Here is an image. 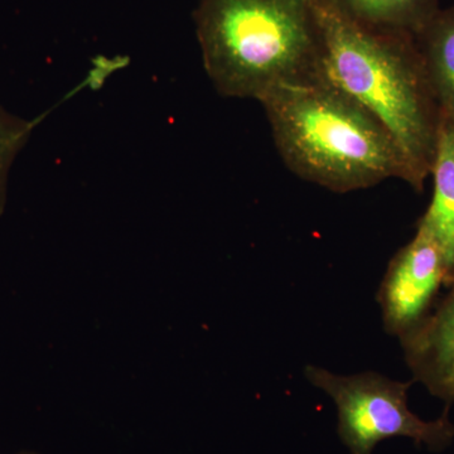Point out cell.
Listing matches in <instances>:
<instances>
[{
	"instance_id": "1",
	"label": "cell",
	"mask_w": 454,
	"mask_h": 454,
	"mask_svg": "<svg viewBox=\"0 0 454 454\" xmlns=\"http://www.w3.org/2000/svg\"><path fill=\"white\" fill-rule=\"evenodd\" d=\"M315 3L319 74L354 98L389 131L423 191L437 145L439 107L414 35L378 32Z\"/></svg>"
},
{
	"instance_id": "2",
	"label": "cell",
	"mask_w": 454,
	"mask_h": 454,
	"mask_svg": "<svg viewBox=\"0 0 454 454\" xmlns=\"http://www.w3.org/2000/svg\"><path fill=\"white\" fill-rule=\"evenodd\" d=\"M259 103L283 162L298 177L337 193L390 178L411 186V170L389 131L321 74L278 86Z\"/></svg>"
},
{
	"instance_id": "3",
	"label": "cell",
	"mask_w": 454,
	"mask_h": 454,
	"mask_svg": "<svg viewBox=\"0 0 454 454\" xmlns=\"http://www.w3.org/2000/svg\"><path fill=\"white\" fill-rule=\"evenodd\" d=\"M195 23L206 73L223 97L260 101L319 76L313 0H199Z\"/></svg>"
},
{
	"instance_id": "4",
	"label": "cell",
	"mask_w": 454,
	"mask_h": 454,
	"mask_svg": "<svg viewBox=\"0 0 454 454\" xmlns=\"http://www.w3.org/2000/svg\"><path fill=\"white\" fill-rule=\"evenodd\" d=\"M307 380L333 400L339 411V435L349 454H372L382 441L404 437L432 452L447 450L454 441V423L446 406L441 417L423 420L409 409L413 381H397L379 372L337 375L309 365Z\"/></svg>"
},
{
	"instance_id": "5",
	"label": "cell",
	"mask_w": 454,
	"mask_h": 454,
	"mask_svg": "<svg viewBox=\"0 0 454 454\" xmlns=\"http://www.w3.org/2000/svg\"><path fill=\"white\" fill-rule=\"evenodd\" d=\"M447 283L441 247L417 229L414 238L390 260L378 292L385 333L399 340L415 333L428 319Z\"/></svg>"
},
{
	"instance_id": "6",
	"label": "cell",
	"mask_w": 454,
	"mask_h": 454,
	"mask_svg": "<svg viewBox=\"0 0 454 454\" xmlns=\"http://www.w3.org/2000/svg\"><path fill=\"white\" fill-rule=\"evenodd\" d=\"M444 297L426 322L400 340L413 381L420 382L446 406L454 404V273Z\"/></svg>"
},
{
	"instance_id": "7",
	"label": "cell",
	"mask_w": 454,
	"mask_h": 454,
	"mask_svg": "<svg viewBox=\"0 0 454 454\" xmlns=\"http://www.w3.org/2000/svg\"><path fill=\"white\" fill-rule=\"evenodd\" d=\"M429 177L433 178L432 199L417 229L432 236L446 259L448 284L454 273V121L439 118L437 145Z\"/></svg>"
},
{
	"instance_id": "8",
	"label": "cell",
	"mask_w": 454,
	"mask_h": 454,
	"mask_svg": "<svg viewBox=\"0 0 454 454\" xmlns=\"http://www.w3.org/2000/svg\"><path fill=\"white\" fill-rule=\"evenodd\" d=\"M365 28L417 37L441 11L439 0H322Z\"/></svg>"
},
{
	"instance_id": "9",
	"label": "cell",
	"mask_w": 454,
	"mask_h": 454,
	"mask_svg": "<svg viewBox=\"0 0 454 454\" xmlns=\"http://www.w3.org/2000/svg\"><path fill=\"white\" fill-rule=\"evenodd\" d=\"M415 40L439 113L454 121V5L441 8Z\"/></svg>"
},
{
	"instance_id": "10",
	"label": "cell",
	"mask_w": 454,
	"mask_h": 454,
	"mask_svg": "<svg viewBox=\"0 0 454 454\" xmlns=\"http://www.w3.org/2000/svg\"><path fill=\"white\" fill-rule=\"evenodd\" d=\"M29 130V124L13 121L0 110V215L4 208L9 166L27 139Z\"/></svg>"
},
{
	"instance_id": "11",
	"label": "cell",
	"mask_w": 454,
	"mask_h": 454,
	"mask_svg": "<svg viewBox=\"0 0 454 454\" xmlns=\"http://www.w3.org/2000/svg\"><path fill=\"white\" fill-rule=\"evenodd\" d=\"M18 454H37V453H35V452H22V453H18Z\"/></svg>"
}]
</instances>
